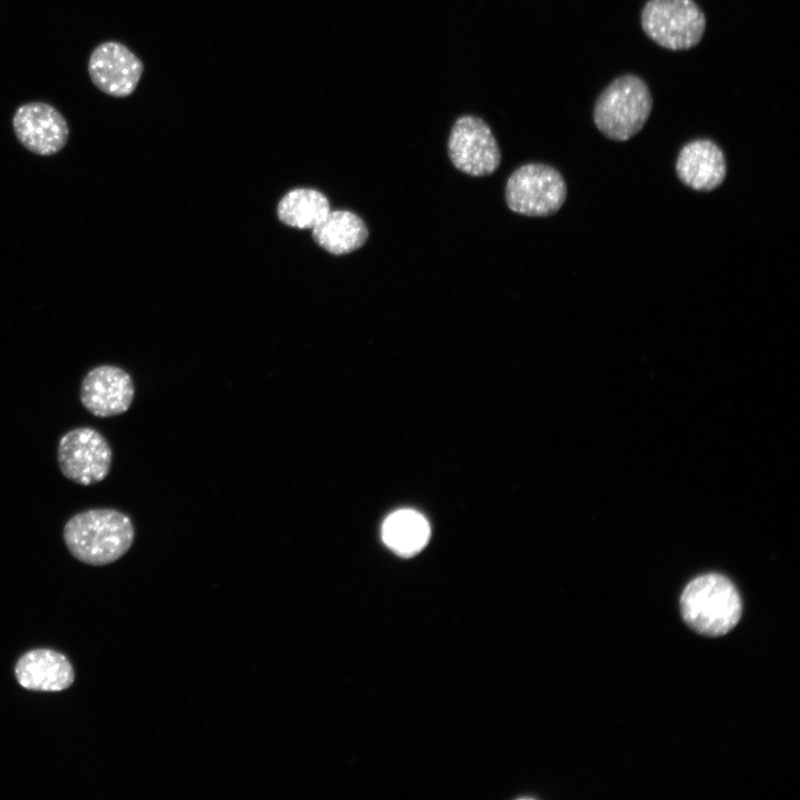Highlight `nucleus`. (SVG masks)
<instances>
[{
  "instance_id": "obj_5",
  "label": "nucleus",
  "mask_w": 800,
  "mask_h": 800,
  "mask_svg": "<svg viewBox=\"0 0 800 800\" xmlns=\"http://www.w3.org/2000/svg\"><path fill=\"white\" fill-rule=\"evenodd\" d=\"M504 194L511 211L528 217H548L562 207L567 186L554 168L527 163L511 173Z\"/></svg>"
},
{
  "instance_id": "obj_14",
  "label": "nucleus",
  "mask_w": 800,
  "mask_h": 800,
  "mask_svg": "<svg viewBox=\"0 0 800 800\" xmlns=\"http://www.w3.org/2000/svg\"><path fill=\"white\" fill-rule=\"evenodd\" d=\"M381 537L392 551L403 557H410L427 544L430 526L418 511L401 509L392 512L383 521Z\"/></svg>"
},
{
  "instance_id": "obj_1",
  "label": "nucleus",
  "mask_w": 800,
  "mask_h": 800,
  "mask_svg": "<svg viewBox=\"0 0 800 800\" xmlns=\"http://www.w3.org/2000/svg\"><path fill=\"white\" fill-rule=\"evenodd\" d=\"M63 540L79 561L104 566L121 558L132 546L134 527L126 513L109 508L89 509L72 516L63 527Z\"/></svg>"
},
{
  "instance_id": "obj_2",
  "label": "nucleus",
  "mask_w": 800,
  "mask_h": 800,
  "mask_svg": "<svg viewBox=\"0 0 800 800\" xmlns=\"http://www.w3.org/2000/svg\"><path fill=\"white\" fill-rule=\"evenodd\" d=\"M680 610L684 622L696 632L719 637L737 626L742 603L728 578L707 573L687 584L680 598Z\"/></svg>"
},
{
  "instance_id": "obj_12",
  "label": "nucleus",
  "mask_w": 800,
  "mask_h": 800,
  "mask_svg": "<svg viewBox=\"0 0 800 800\" xmlns=\"http://www.w3.org/2000/svg\"><path fill=\"white\" fill-rule=\"evenodd\" d=\"M14 676L22 688L33 691H62L74 681V671L68 658L48 648L23 653L16 663Z\"/></svg>"
},
{
  "instance_id": "obj_4",
  "label": "nucleus",
  "mask_w": 800,
  "mask_h": 800,
  "mask_svg": "<svg viewBox=\"0 0 800 800\" xmlns=\"http://www.w3.org/2000/svg\"><path fill=\"white\" fill-rule=\"evenodd\" d=\"M640 22L651 41L672 51L696 47L707 27L704 12L694 0H648Z\"/></svg>"
},
{
  "instance_id": "obj_9",
  "label": "nucleus",
  "mask_w": 800,
  "mask_h": 800,
  "mask_svg": "<svg viewBox=\"0 0 800 800\" xmlns=\"http://www.w3.org/2000/svg\"><path fill=\"white\" fill-rule=\"evenodd\" d=\"M12 127L19 142L39 156H52L67 143L69 128L63 116L44 102L20 106L12 118Z\"/></svg>"
},
{
  "instance_id": "obj_15",
  "label": "nucleus",
  "mask_w": 800,
  "mask_h": 800,
  "mask_svg": "<svg viewBox=\"0 0 800 800\" xmlns=\"http://www.w3.org/2000/svg\"><path fill=\"white\" fill-rule=\"evenodd\" d=\"M327 197L316 189L297 188L279 201L277 213L281 222L298 229H313L329 212Z\"/></svg>"
},
{
  "instance_id": "obj_6",
  "label": "nucleus",
  "mask_w": 800,
  "mask_h": 800,
  "mask_svg": "<svg viewBox=\"0 0 800 800\" xmlns=\"http://www.w3.org/2000/svg\"><path fill=\"white\" fill-rule=\"evenodd\" d=\"M57 460L61 473L70 481L91 486L102 481L111 469L112 450L102 433L91 427H79L59 440Z\"/></svg>"
},
{
  "instance_id": "obj_7",
  "label": "nucleus",
  "mask_w": 800,
  "mask_h": 800,
  "mask_svg": "<svg viewBox=\"0 0 800 800\" xmlns=\"http://www.w3.org/2000/svg\"><path fill=\"white\" fill-rule=\"evenodd\" d=\"M448 156L458 170L472 177L493 173L501 161L491 129L476 116H462L454 121L448 139Z\"/></svg>"
},
{
  "instance_id": "obj_13",
  "label": "nucleus",
  "mask_w": 800,
  "mask_h": 800,
  "mask_svg": "<svg viewBox=\"0 0 800 800\" xmlns=\"http://www.w3.org/2000/svg\"><path fill=\"white\" fill-rule=\"evenodd\" d=\"M369 237L364 221L347 210L331 211L312 229V238L329 253L341 256L361 248Z\"/></svg>"
},
{
  "instance_id": "obj_11",
  "label": "nucleus",
  "mask_w": 800,
  "mask_h": 800,
  "mask_svg": "<svg viewBox=\"0 0 800 800\" xmlns=\"http://www.w3.org/2000/svg\"><path fill=\"white\" fill-rule=\"evenodd\" d=\"M679 179L697 191L718 188L727 174L726 157L721 148L710 139H694L686 143L677 158Z\"/></svg>"
},
{
  "instance_id": "obj_3",
  "label": "nucleus",
  "mask_w": 800,
  "mask_h": 800,
  "mask_svg": "<svg viewBox=\"0 0 800 800\" xmlns=\"http://www.w3.org/2000/svg\"><path fill=\"white\" fill-rule=\"evenodd\" d=\"M652 103L651 91L642 78L633 73L621 74L596 99L593 122L604 137L626 141L643 128Z\"/></svg>"
},
{
  "instance_id": "obj_10",
  "label": "nucleus",
  "mask_w": 800,
  "mask_h": 800,
  "mask_svg": "<svg viewBox=\"0 0 800 800\" xmlns=\"http://www.w3.org/2000/svg\"><path fill=\"white\" fill-rule=\"evenodd\" d=\"M133 397L132 378L117 366L101 364L92 368L80 386L82 406L99 418L124 413L130 408Z\"/></svg>"
},
{
  "instance_id": "obj_8",
  "label": "nucleus",
  "mask_w": 800,
  "mask_h": 800,
  "mask_svg": "<svg viewBox=\"0 0 800 800\" xmlns=\"http://www.w3.org/2000/svg\"><path fill=\"white\" fill-rule=\"evenodd\" d=\"M88 71L93 84L108 96H130L143 72L142 61L124 44L107 41L90 54Z\"/></svg>"
}]
</instances>
